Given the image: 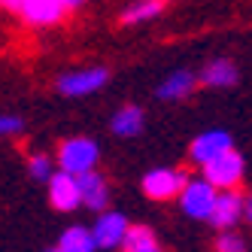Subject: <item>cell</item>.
<instances>
[{
  "mask_svg": "<svg viewBox=\"0 0 252 252\" xmlns=\"http://www.w3.org/2000/svg\"><path fill=\"white\" fill-rule=\"evenodd\" d=\"M97 158H100V146L88 137H73V140H64L58 146V167L64 173H88L97 167Z\"/></svg>",
  "mask_w": 252,
  "mask_h": 252,
  "instance_id": "1",
  "label": "cell"
},
{
  "mask_svg": "<svg viewBox=\"0 0 252 252\" xmlns=\"http://www.w3.org/2000/svg\"><path fill=\"white\" fill-rule=\"evenodd\" d=\"M243 173H246V164H243V155L237 149H228V152L216 155L213 161L204 164V179L210 186H216L219 191L237 189L243 183Z\"/></svg>",
  "mask_w": 252,
  "mask_h": 252,
  "instance_id": "2",
  "label": "cell"
},
{
  "mask_svg": "<svg viewBox=\"0 0 252 252\" xmlns=\"http://www.w3.org/2000/svg\"><path fill=\"white\" fill-rule=\"evenodd\" d=\"M189 183V173L179 170V167H155L143 176V194L152 197V201H173L179 197V191L186 189Z\"/></svg>",
  "mask_w": 252,
  "mask_h": 252,
  "instance_id": "3",
  "label": "cell"
},
{
  "mask_svg": "<svg viewBox=\"0 0 252 252\" xmlns=\"http://www.w3.org/2000/svg\"><path fill=\"white\" fill-rule=\"evenodd\" d=\"M216 197H219V189L210 186L207 179H189L186 189L179 191V204H183L186 216H191V219H207L210 222V213L216 207Z\"/></svg>",
  "mask_w": 252,
  "mask_h": 252,
  "instance_id": "4",
  "label": "cell"
},
{
  "mask_svg": "<svg viewBox=\"0 0 252 252\" xmlns=\"http://www.w3.org/2000/svg\"><path fill=\"white\" fill-rule=\"evenodd\" d=\"M110 79V70L106 67H82V70H70L58 79V92L64 97H85V94H94L106 85Z\"/></svg>",
  "mask_w": 252,
  "mask_h": 252,
  "instance_id": "5",
  "label": "cell"
},
{
  "mask_svg": "<svg viewBox=\"0 0 252 252\" xmlns=\"http://www.w3.org/2000/svg\"><path fill=\"white\" fill-rule=\"evenodd\" d=\"M128 228H131V225H128V219H125L122 213L103 210V213L97 216L94 228H92V237H94L97 249H116V246H122L125 234H128Z\"/></svg>",
  "mask_w": 252,
  "mask_h": 252,
  "instance_id": "6",
  "label": "cell"
},
{
  "mask_svg": "<svg viewBox=\"0 0 252 252\" xmlns=\"http://www.w3.org/2000/svg\"><path fill=\"white\" fill-rule=\"evenodd\" d=\"M49 201L55 210L61 213H70V210H76L82 204V197H79V183H76V176L73 173H52L49 176Z\"/></svg>",
  "mask_w": 252,
  "mask_h": 252,
  "instance_id": "7",
  "label": "cell"
},
{
  "mask_svg": "<svg viewBox=\"0 0 252 252\" xmlns=\"http://www.w3.org/2000/svg\"><path fill=\"white\" fill-rule=\"evenodd\" d=\"M64 3L61 0H25L19 9V19L31 28H49L64 19Z\"/></svg>",
  "mask_w": 252,
  "mask_h": 252,
  "instance_id": "8",
  "label": "cell"
},
{
  "mask_svg": "<svg viewBox=\"0 0 252 252\" xmlns=\"http://www.w3.org/2000/svg\"><path fill=\"white\" fill-rule=\"evenodd\" d=\"M234 149V143H231V134L228 131H219V128H213V131H204L201 137H194V143L189 146V155L194 164H207V161H213L216 155H222Z\"/></svg>",
  "mask_w": 252,
  "mask_h": 252,
  "instance_id": "9",
  "label": "cell"
},
{
  "mask_svg": "<svg viewBox=\"0 0 252 252\" xmlns=\"http://www.w3.org/2000/svg\"><path fill=\"white\" fill-rule=\"evenodd\" d=\"M76 183H79V197H82V204H85L88 210L103 213L106 204H110V186H106L103 173H97V170L79 173V176H76Z\"/></svg>",
  "mask_w": 252,
  "mask_h": 252,
  "instance_id": "10",
  "label": "cell"
},
{
  "mask_svg": "<svg viewBox=\"0 0 252 252\" xmlns=\"http://www.w3.org/2000/svg\"><path fill=\"white\" fill-rule=\"evenodd\" d=\"M243 216V194H237L234 189L228 191H219V197H216V207L210 213V222L216 228H231L237 225V219Z\"/></svg>",
  "mask_w": 252,
  "mask_h": 252,
  "instance_id": "11",
  "label": "cell"
},
{
  "mask_svg": "<svg viewBox=\"0 0 252 252\" xmlns=\"http://www.w3.org/2000/svg\"><path fill=\"white\" fill-rule=\"evenodd\" d=\"M237 76L240 73H237V67H234V61L216 58L197 73V82L207 85V88H231V85H237Z\"/></svg>",
  "mask_w": 252,
  "mask_h": 252,
  "instance_id": "12",
  "label": "cell"
},
{
  "mask_svg": "<svg viewBox=\"0 0 252 252\" xmlns=\"http://www.w3.org/2000/svg\"><path fill=\"white\" fill-rule=\"evenodd\" d=\"M194 82H197V76L191 70H176V73H170L155 88V94H158V100H183L194 92Z\"/></svg>",
  "mask_w": 252,
  "mask_h": 252,
  "instance_id": "13",
  "label": "cell"
},
{
  "mask_svg": "<svg viewBox=\"0 0 252 252\" xmlns=\"http://www.w3.org/2000/svg\"><path fill=\"white\" fill-rule=\"evenodd\" d=\"M143 125H146L143 110H140V106H134V103H128V106H122V110L113 116L110 128H113L116 137H137L143 131Z\"/></svg>",
  "mask_w": 252,
  "mask_h": 252,
  "instance_id": "14",
  "label": "cell"
},
{
  "mask_svg": "<svg viewBox=\"0 0 252 252\" xmlns=\"http://www.w3.org/2000/svg\"><path fill=\"white\" fill-rule=\"evenodd\" d=\"M161 12H164V0H134L128 9H122V19L119 22L134 28V25H146V22L158 19Z\"/></svg>",
  "mask_w": 252,
  "mask_h": 252,
  "instance_id": "15",
  "label": "cell"
},
{
  "mask_svg": "<svg viewBox=\"0 0 252 252\" xmlns=\"http://www.w3.org/2000/svg\"><path fill=\"white\" fill-rule=\"evenodd\" d=\"M122 252H161V246H158V237L152 234V228L131 225L122 240Z\"/></svg>",
  "mask_w": 252,
  "mask_h": 252,
  "instance_id": "16",
  "label": "cell"
},
{
  "mask_svg": "<svg viewBox=\"0 0 252 252\" xmlns=\"http://www.w3.org/2000/svg\"><path fill=\"white\" fill-rule=\"evenodd\" d=\"M58 249H61V252H94L97 243H94V237H92V228L73 225V228H67V231L61 234Z\"/></svg>",
  "mask_w": 252,
  "mask_h": 252,
  "instance_id": "17",
  "label": "cell"
},
{
  "mask_svg": "<svg viewBox=\"0 0 252 252\" xmlns=\"http://www.w3.org/2000/svg\"><path fill=\"white\" fill-rule=\"evenodd\" d=\"M28 170H31V176H33V179H43V183H49V176L55 173V167H52V158H49V155H43V152H33V155H31Z\"/></svg>",
  "mask_w": 252,
  "mask_h": 252,
  "instance_id": "18",
  "label": "cell"
},
{
  "mask_svg": "<svg viewBox=\"0 0 252 252\" xmlns=\"http://www.w3.org/2000/svg\"><path fill=\"white\" fill-rule=\"evenodd\" d=\"M216 252H246V240L234 231H225L216 237Z\"/></svg>",
  "mask_w": 252,
  "mask_h": 252,
  "instance_id": "19",
  "label": "cell"
},
{
  "mask_svg": "<svg viewBox=\"0 0 252 252\" xmlns=\"http://www.w3.org/2000/svg\"><path fill=\"white\" fill-rule=\"evenodd\" d=\"M22 128H25V119L22 116L0 113V137H15V134H22Z\"/></svg>",
  "mask_w": 252,
  "mask_h": 252,
  "instance_id": "20",
  "label": "cell"
},
{
  "mask_svg": "<svg viewBox=\"0 0 252 252\" xmlns=\"http://www.w3.org/2000/svg\"><path fill=\"white\" fill-rule=\"evenodd\" d=\"M22 3H25V0H0V9H6V12H15V15H19Z\"/></svg>",
  "mask_w": 252,
  "mask_h": 252,
  "instance_id": "21",
  "label": "cell"
},
{
  "mask_svg": "<svg viewBox=\"0 0 252 252\" xmlns=\"http://www.w3.org/2000/svg\"><path fill=\"white\" fill-rule=\"evenodd\" d=\"M243 219L252 225V194H249V197H243Z\"/></svg>",
  "mask_w": 252,
  "mask_h": 252,
  "instance_id": "22",
  "label": "cell"
},
{
  "mask_svg": "<svg viewBox=\"0 0 252 252\" xmlns=\"http://www.w3.org/2000/svg\"><path fill=\"white\" fill-rule=\"evenodd\" d=\"M61 3H64V9L70 12V9H79V6L85 3V0H61Z\"/></svg>",
  "mask_w": 252,
  "mask_h": 252,
  "instance_id": "23",
  "label": "cell"
},
{
  "mask_svg": "<svg viewBox=\"0 0 252 252\" xmlns=\"http://www.w3.org/2000/svg\"><path fill=\"white\" fill-rule=\"evenodd\" d=\"M46 252H61V249H58V246H55V249H46Z\"/></svg>",
  "mask_w": 252,
  "mask_h": 252,
  "instance_id": "24",
  "label": "cell"
}]
</instances>
